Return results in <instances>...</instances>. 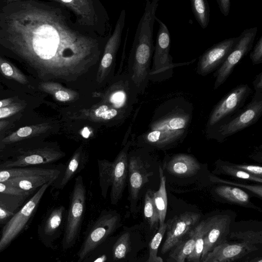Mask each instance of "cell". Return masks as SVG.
I'll return each mask as SVG.
<instances>
[{
  "label": "cell",
  "instance_id": "18",
  "mask_svg": "<svg viewBox=\"0 0 262 262\" xmlns=\"http://www.w3.org/2000/svg\"><path fill=\"white\" fill-rule=\"evenodd\" d=\"M129 193L132 205L137 202L139 192L151 174L138 157H132L128 162Z\"/></svg>",
  "mask_w": 262,
  "mask_h": 262
},
{
  "label": "cell",
  "instance_id": "6",
  "mask_svg": "<svg viewBox=\"0 0 262 262\" xmlns=\"http://www.w3.org/2000/svg\"><path fill=\"white\" fill-rule=\"evenodd\" d=\"M52 183L49 182L41 186L36 193L6 224L0 239V252L10 244L24 227L47 188Z\"/></svg>",
  "mask_w": 262,
  "mask_h": 262
},
{
  "label": "cell",
  "instance_id": "33",
  "mask_svg": "<svg viewBox=\"0 0 262 262\" xmlns=\"http://www.w3.org/2000/svg\"><path fill=\"white\" fill-rule=\"evenodd\" d=\"M166 223L160 226L157 233L151 239L149 244V257L147 262H163V259L158 256L157 254L160 245L166 232Z\"/></svg>",
  "mask_w": 262,
  "mask_h": 262
},
{
  "label": "cell",
  "instance_id": "11",
  "mask_svg": "<svg viewBox=\"0 0 262 262\" xmlns=\"http://www.w3.org/2000/svg\"><path fill=\"white\" fill-rule=\"evenodd\" d=\"M204 221V247L201 261L214 248L227 242L231 224L230 217L227 215H216Z\"/></svg>",
  "mask_w": 262,
  "mask_h": 262
},
{
  "label": "cell",
  "instance_id": "37",
  "mask_svg": "<svg viewBox=\"0 0 262 262\" xmlns=\"http://www.w3.org/2000/svg\"><path fill=\"white\" fill-rule=\"evenodd\" d=\"M81 156V149L79 148L75 151L68 163L60 182V188L64 187L77 171L80 163Z\"/></svg>",
  "mask_w": 262,
  "mask_h": 262
},
{
  "label": "cell",
  "instance_id": "22",
  "mask_svg": "<svg viewBox=\"0 0 262 262\" xmlns=\"http://www.w3.org/2000/svg\"><path fill=\"white\" fill-rule=\"evenodd\" d=\"M166 168L172 175L190 177L198 172L200 169V165L192 156L179 154L174 156L168 162Z\"/></svg>",
  "mask_w": 262,
  "mask_h": 262
},
{
  "label": "cell",
  "instance_id": "23",
  "mask_svg": "<svg viewBox=\"0 0 262 262\" xmlns=\"http://www.w3.org/2000/svg\"><path fill=\"white\" fill-rule=\"evenodd\" d=\"M51 128L48 123L25 126L18 128L4 138L2 142L5 143L16 142L28 138L38 136L46 132Z\"/></svg>",
  "mask_w": 262,
  "mask_h": 262
},
{
  "label": "cell",
  "instance_id": "8",
  "mask_svg": "<svg viewBox=\"0 0 262 262\" xmlns=\"http://www.w3.org/2000/svg\"><path fill=\"white\" fill-rule=\"evenodd\" d=\"M251 93L247 84H241L232 89L214 106L208 120L209 125H213L239 110Z\"/></svg>",
  "mask_w": 262,
  "mask_h": 262
},
{
  "label": "cell",
  "instance_id": "17",
  "mask_svg": "<svg viewBox=\"0 0 262 262\" xmlns=\"http://www.w3.org/2000/svg\"><path fill=\"white\" fill-rule=\"evenodd\" d=\"M64 156V153L52 148H38L28 151L15 160L0 164V169L45 164L55 162Z\"/></svg>",
  "mask_w": 262,
  "mask_h": 262
},
{
  "label": "cell",
  "instance_id": "44",
  "mask_svg": "<svg viewBox=\"0 0 262 262\" xmlns=\"http://www.w3.org/2000/svg\"><path fill=\"white\" fill-rule=\"evenodd\" d=\"M232 166L253 176L261 178L262 168L260 166L253 165H233Z\"/></svg>",
  "mask_w": 262,
  "mask_h": 262
},
{
  "label": "cell",
  "instance_id": "20",
  "mask_svg": "<svg viewBox=\"0 0 262 262\" xmlns=\"http://www.w3.org/2000/svg\"><path fill=\"white\" fill-rule=\"evenodd\" d=\"M60 171L54 169L48 173L20 177L10 179L4 183L25 191L34 190L44 184L53 182L57 178Z\"/></svg>",
  "mask_w": 262,
  "mask_h": 262
},
{
  "label": "cell",
  "instance_id": "46",
  "mask_svg": "<svg viewBox=\"0 0 262 262\" xmlns=\"http://www.w3.org/2000/svg\"><path fill=\"white\" fill-rule=\"evenodd\" d=\"M221 13L225 16H227L230 12L231 3L230 0H216Z\"/></svg>",
  "mask_w": 262,
  "mask_h": 262
},
{
  "label": "cell",
  "instance_id": "16",
  "mask_svg": "<svg viewBox=\"0 0 262 262\" xmlns=\"http://www.w3.org/2000/svg\"><path fill=\"white\" fill-rule=\"evenodd\" d=\"M118 222L117 215L107 214L100 217L85 239L79 253L83 258L102 242L115 229Z\"/></svg>",
  "mask_w": 262,
  "mask_h": 262
},
{
  "label": "cell",
  "instance_id": "51",
  "mask_svg": "<svg viewBox=\"0 0 262 262\" xmlns=\"http://www.w3.org/2000/svg\"><path fill=\"white\" fill-rule=\"evenodd\" d=\"M244 262H262L261 257H255L251 259H248Z\"/></svg>",
  "mask_w": 262,
  "mask_h": 262
},
{
  "label": "cell",
  "instance_id": "4",
  "mask_svg": "<svg viewBox=\"0 0 262 262\" xmlns=\"http://www.w3.org/2000/svg\"><path fill=\"white\" fill-rule=\"evenodd\" d=\"M155 20L159 24L156 45L154 47L153 63L150 69L149 79L161 82L172 76L174 68L188 65L193 63L196 59L183 63H174L169 54L170 36L166 25L156 16Z\"/></svg>",
  "mask_w": 262,
  "mask_h": 262
},
{
  "label": "cell",
  "instance_id": "43",
  "mask_svg": "<svg viewBox=\"0 0 262 262\" xmlns=\"http://www.w3.org/2000/svg\"><path fill=\"white\" fill-rule=\"evenodd\" d=\"M250 58L253 64L262 63V36L259 38L253 50L250 52Z\"/></svg>",
  "mask_w": 262,
  "mask_h": 262
},
{
  "label": "cell",
  "instance_id": "35",
  "mask_svg": "<svg viewBox=\"0 0 262 262\" xmlns=\"http://www.w3.org/2000/svg\"><path fill=\"white\" fill-rule=\"evenodd\" d=\"M102 100L120 109L125 104L126 100V94L124 90L117 86H113L102 95Z\"/></svg>",
  "mask_w": 262,
  "mask_h": 262
},
{
  "label": "cell",
  "instance_id": "50",
  "mask_svg": "<svg viewBox=\"0 0 262 262\" xmlns=\"http://www.w3.org/2000/svg\"><path fill=\"white\" fill-rule=\"evenodd\" d=\"M9 122L7 120L0 121V132L8 126Z\"/></svg>",
  "mask_w": 262,
  "mask_h": 262
},
{
  "label": "cell",
  "instance_id": "12",
  "mask_svg": "<svg viewBox=\"0 0 262 262\" xmlns=\"http://www.w3.org/2000/svg\"><path fill=\"white\" fill-rule=\"evenodd\" d=\"M123 10L117 21L113 33L107 41L96 75V81L101 83L108 75L118 50L125 21Z\"/></svg>",
  "mask_w": 262,
  "mask_h": 262
},
{
  "label": "cell",
  "instance_id": "32",
  "mask_svg": "<svg viewBox=\"0 0 262 262\" xmlns=\"http://www.w3.org/2000/svg\"><path fill=\"white\" fill-rule=\"evenodd\" d=\"M196 235L194 249L186 259L189 262H200L204 247V220L195 226Z\"/></svg>",
  "mask_w": 262,
  "mask_h": 262
},
{
  "label": "cell",
  "instance_id": "9",
  "mask_svg": "<svg viewBox=\"0 0 262 262\" xmlns=\"http://www.w3.org/2000/svg\"><path fill=\"white\" fill-rule=\"evenodd\" d=\"M200 219V214L185 212L174 216L166 223V236L161 253L165 254L177 245L194 228Z\"/></svg>",
  "mask_w": 262,
  "mask_h": 262
},
{
  "label": "cell",
  "instance_id": "27",
  "mask_svg": "<svg viewBox=\"0 0 262 262\" xmlns=\"http://www.w3.org/2000/svg\"><path fill=\"white\" fill-rule=\"evenodd\" d=\"M215 191L223 199L233 203L246 205L249 203V195L237 187L229 186H220Z\"/></svg>",
  "mask_w": 262,
  "mask_h": 262
},
{
  "label": "cell",
  "instance_id": "25",
  "mask_svg": "<svg viewBox=\"0 0 262 262\" xmlns=\"http://www.w3.org/2000/svg\"><path fill=\"white\" fill-rule=\"evenodd\" d=\"M195 226L190 231L186 237L176 245L170 253V258L176 262H185V259L192 252L196 235Z\"/></svg>",
  "mask_w": 262,
  "mask_h": 262
},
{
  "label": "cell",
  "instance_id": "10",
  "mask_svg": "<svg viewBox=\"0 0 262 262\" xmlns=\"http://www.w3.org/2000/svg\"><path fill=\"white\" fill-rule=\"evenodd\" d=\"M85 202V189L82 177L75 180L71 194L66 230V243L71 244L75 239L83 215Z\"/></svg>",
  "mask_w": 262,
  "mask_h": 262
},
{
  "label": "cell",
  "instance_id": "14",
  "mask_svg": "<svg viewBox=\"0 0 262 262\" xmlns=\"http://www.w3.org/2000/svg\"><path fill=\"white\" fill-rule=\"evenodd\" d=\"M130 145L128 141L112 162L111 193V203L116 204L121 199L126 186L128 173V150Z\"/></svg>",
  "mask_w": 262,
  "mask_h": 262
},
{
  "label": "cell",
  "instance_id": "36",
  "mask_svg": "<svg viewBox=\"0 0 262 262\" xmlns=\"http://www.w3.org/2000/svg\"><path fill=\"white\" fill-rule=\"evenodd\" d=\"M231 239L241 241L253 246L261 245L262 243V232L261 231L248 230L244 232H233L230 234Z\"/></svg>",
  "mask_w": 262,
  "mask_h": 262
},
{
  "label": "cell",
  "instance_id": "3",
  "mask_svg": "<svg viewBox=\"0 0 262 262\" xmlns=\"http://www.w3.org/2000/svg\"><path fill=\"white\" fill-rule=\"evenodd\" d=\"M192 104L183 97L168 99L160 106L161 115L150 125L146 141L155 145L170 144L184 134L190 119Z\"/></svg>",
  "mask_w": 262,
  "mask_h": 262
},
{
  "label": "cell",
  "instance_id": "40",
  "mask_svg": "<svg viewBox=\"0 0 262 262\" xmlns=\"http://www.w3.org/2000/svg\"><path fill=\"white\" fill-rule=\"evenodd\" d=\"M222 169L225 173L237 178L253 181L260 183L262 182L261 178L253 176L244 171L235 168L232 166L223 165L222 167Z\"/></svg>",
  "mask_w": 262,
  "mask_h": 262
},
{
  "label": "cell",
  "instance_id": "2",
  "mask_svg": "<svg viewBox=\"0 0 262 262\" xmlns=\"http://www.w3.org/2000/svg\"><path fill=\"white\" fill-rule=\"evenodd\" d=\"M159 0H147L139 23L130 55V76L139 93L143 94L149 79L154 53L153 30Z\"/></svg>",
  "mask_w": 262,
  "mask_h": 262
},
{
  "label": "cell",
  "instance_id": "30",
  "mask_svg": "<svg viewBox=\"0 0 262 262\" xmlns=\"http://www.w3.org/2000/svg\"><path fill=\"white\" fill-rule=\"evenodd\" d=\"M153 193L148 190L145 195L144 214L151 229L157 228L159 223V216L153 200Z\"/></svg>",
  "mask_w": 262,
  "mask_h": 262
},
{
  "label": "cell",
  "instance_id": "31",
  "mask_svg": "<svg viewBox=\"0 0 262 262\" xmlns=\"http://www.w3.org/2000/svg\"><path fill=\"white\" fill-rule=\"evenodd\" d=\"M98 167L101 194L104 198H105L108 188L111 186V184L112 162L105 160L99 161Z\"/></svg>",
  "mask_w": 262,
  "mask_h": 262
},
{
  "label": "cell",
  "instance_id": "24",
  "mask_svg": "<svg viewBox=\"0 0 262 262\" xmlns=\"http://www.w3.org/2000/svg\"><path fill=\"white\" fill-rule=\"evenodd\" d=\"M40 89L52 95L57 100L60 102H70L78 97V94L74 90L65 88L60 83L53 81L41 83Z\"/></svg>",
  "mask_w": 262,
  "mask_h": 262
},
{
  "label": "cell",
  "instance_id": "19",
  "mask_svg": "<svg viewBox=\"0 0 262 262\" xmlns=\"http://www.w3.org/2000/svg\"><path fill=\"white\" fill-rule=\"evenodd\" d=\"M121 110L104 100L89 108L78 111L72 117L75 119H88L92 121L105 122L118 117Z\"/></svg>",
  "mask_w": 262,
  "mask_h": 262
},
{
  "label": "cell",
  "instance_id": "1",
  "mask_svg": "<svg viewBox=\"0 0 262 262\" xmlns=\"http://www.w3.org/2000/svg\"><path fill=\"white\" fill-rule=\"evenodd\" d=\"M0 16V45L44 80H76L97 62V41L71 28L58 8L8 1Z\"/></svg>",
  "mask_w": 262,
  "mask_h": 262
},
{
  "label": "cell",
  "instance_id": "38",
  "mask_svg": "<svg viewBox=\"0 0 262 262\" xmlns=\"http://www.w3.org/2000/svg\"><path fill=\"white\" fill-rule=\"evenodd\" d=\"M130 247V234L129 233L123 234L114 245L113 253L117 259L124 258L128 253Z\"/></svg>",
  "mask_w": 262,
  "mask_h": 262
},
{
  "label": "cell",
  "instance_id": "53",
  "mask_svg": "<svg viewBox=\"0 0 262 262\" xmlns=\"http://www.w3.org/2000/svg\"><path fill=\"white\" fill-rule=\"evenodd\" d=\"M146 262H147V261Z\"/></svg>",
  "mask_w": 262,
  "mask_h": 262
},
{
  "label": "cell",
  "instance_id": "34",
  "mask_svg": "<svg viewBox=\"0 0 262 262\" xmlns=\"http://www.w3.org/2000/svg\"><path fill=\"white\" fill-rule=\"evenodd\" d=\"M0 72L6 77L26 84L28 82L26 77L18 69L0 57Z\"/></svg>",
  "mask_w": 262,
  "mask_h": 262
},
{
  "label": "cell",
  "instance_id": "5",
  "mask_svg": "<svg viewBox=\"0 0 262 262\" xmlns=\"http://www.w3.org/2000/svg\"><path fill=\"white\" fill-rule=\"evenodd\" d=\"M257 32V27L245 29L239 35L235 47L220 67L213 73L215 78L213 90L223 84L233 72L235 66L251 50Z\"/></svg>",
  "mask_w": 262,
  "mask_h": 262
},
{
  "label": "cell",
  "instance_id": "48",
  "mask_svg": "<svg viewBox=\"0 0 262 262\" xmlns=\"http://www.w3.org/2000/svg\"><path fill=\"white\" fill-rule=\"evenodd\" d=\"M14 98H8L0 100V108L8 106L13 103Z\"/></svg>",
  "mask_w": 262,
  "mask_h": 262
},
{
  "label": "cell",
  "instance_id": "29",
  "mask_svg": "<svg viewBox=\"0 0 262 262\" xmlns=\"http://www.w3.org/2000/svg\"><path fill=\"white\" fill-rule=\"evenodd\" d=\"M193 14L200 26L204 29L208 26L210 19V8L206 0H191Z\"/></svg>",
  "mask_w": 262,
  "mask_h": 262
},
{
  "label": "cell",
  "instance_id": "7",
  "mask_svg": "<svg viewBox=\"0 0 262 262\" xmlns=\"http://www.w3.org/2000/svg\"><path fill=\"white\" fill-rule=\"evenodd\" d=\"M238 39L239 36L225 39L207 49L199 58L196 67L197 74L205 76L217 70Z\"/></svg>",
  "mask_w": 262,
  "mask_h": 262
},
{
  "label": "cell",
  "instance_id": "15",
  "mask_svg": "<svg viewBox=\"0 0 262 262\" xmlns=\"http://www.w3.org/2000/svg\"><path fill=\"white\" fill-rule=\"evenodd\" d=\"M257 250V246L246 243L226 242L214 248L201 262H234Z\"/></svg>",
  "mask_w": 262,
  "mask_h": 262
},
{
  "label": "cell",
  "instance_id": "21",
  "mask_svg": "<svg viewBox=\"0 0 262 262\" xmlns=\"http://www.w3.org/2000/svg\"><path fill=\"white\" fill-rule=\"evenodd\" d=\"M54 2L72 11L79 22L82 24L92 25L96 20V12L92 1L55 0Z\"/></svg>",
  "mask_w": 262,
  "mask_h": 262
},
{
  "label": "cell",
  "instance_id": "26",
  "mask_svg": "<svg viewBox=\"0 0 262 262\" xmlns=\"http://www.w3.org/2000/svg\"><path fill=\"white\" fill-rule=\"evenodd\" d=\"M160 186L159 189L153 193V200L159 216V225H162L165 223L167 208V197L166 190V178L163 171L159 167Z\"/></svg>",
  "mask_w": 262,
  "mask_h": 262
},
{
  "label": "cell",
  "instance_id": "28",
  "mask_svg": "<svg viewBox=\"0 0 262 262\" xmlns=\"http://www.w3.org/2000/svg\"><path fill=\"white\" fill-rule=\"evenodd\" d=\"M53 170L38 168L0 169V182L4 183L10 179L20 177L46 173Z\"/></svg>",
  "mask_w": 262,
  "mask_h": 262
},
{
  "label": "cell",
  "instance_id": "41",
  "mask_svg": "<svg viewBox=\"0 0 262 262\" xmlns=\"http://www.w3.org/2000/svg\"><path fill=\"white\" fill-rule=\"evenodd\" d=\"M210 180L216 183L217 182L221 183H224L226 184L233 185L234 186L242 187L255 193V194L259 196L260 198H261L262 196V188L261 185H250L238 184L234 182L223 180L216 177H211Z\"/></svg>",
  "mask_w": 262,
  "mask_h": 262
},
{
  "label": "cell",
  "instance_id": "49",
  "mask_svg": "<svg viewBox=\"0 0 262 262\" xmlns=\"http://www.w3.org/2000/svg\"><path fill=\"white\" fill-rule=\"evenodd\" d=\"M11 213L0 206V220H4L9 216Z\"/></svg>",
  "mask_w": 262,
  "mask_h": 262
},
{
  "label": "cell",
  "instance_id": "42",
  "mask_svg": "<svg viewBox=\"0 0 262 262\" xmlns=\"http://www.w3.org/2000/svg\"><path fill=\"white\" fill-rule=\"evenodd\" d=\"M24 108L20 103H13L8 106L0 108V119L10 117L19 112Z\"/></svg>",
  "mask_w": 262,
  "mask_h": 262
},
{
  "label": "cell",
  "instance_id": "39",
  "mask_svg": "<svg viewBox=\"0 0 262 262\" xmlns=\"http://www.w3.org/2000/svg\"><path fill=\"white\" fill-rule=\"evenodd\" d=\"M64 208L60 206L54 209L50 215L46 225L45 231L47 233L53 232L60 226Z\"/></svg>",
  "mask_w": 262,
  "mask_h": 262
},
{
  "label": "cell",
  "instance_id": "52",
  "mask_svg": "<svg viewBox=\"0 0 262 262\" xmlns=\"http://www.w3.org/2000/svg\"><path fill=\"white\" fill-rule=\"evenodd\" d=\"M106 257L105 255H103L100 257H98L94 262H105Z\"/></svg>",
  "mask_w": 262,
  "mask_h": 262
},
{
  "label": "cell",
  "instance_id": "13",
  "mask_svg": "<svg viewBox=\"0 0 262 262\" xmlns=\"http://www.w3.org/2000/svg\"><path fill=\"white\" fill-rule=\"evenodd\" d=\"M262 113V94H254L252 99L233 119L222 126L219 132L222 135L233 134L252 124Z\"/></svg>",
  "mask_w": 262,
  "mask_h": 262
},
{
  "label": "cell",
  "instance_id": "45",
  "mask_svg": "<svg viewBox=\"0 0 262 262\" xmlns=\"http://www.w3.org/2000/svg\"><path fill=\"white\" fill-rule=\"evenodd\" d=\"M0 192L16 196H24L29 193L2 182H0Z\"/></svg>",
  "mask_w": 262,
  "mask_h": 262
},
{
  "label": "cell",
  "instance_id": "47",
  "mask_svg": "<svg viewBox=\"0 0 262 262\" xmlns=\"http://www.w3.org/2000/svg\"><path fill=\"white\" fill-rule=\"evenodd\" d=\"M254 94H262V72L257 75L253 81Z\"/></svg>",
  "mask_w": 262,
  "mask_h": 262
}]
</instances>
